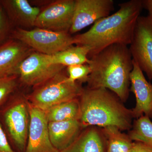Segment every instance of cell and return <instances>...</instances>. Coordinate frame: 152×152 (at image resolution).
Wrapping results in <instances>:
<instances>
[{
  "instance_id": "cell-13",
  "label": "cell",
  "mask_w": 152,
  "mask_h": 152,
  "mask_svg": "<svg viewBox=\"0 0 152 152\" xmlns=\"http://www.w3.org/2000/svg\"><path fill=\"white\" fill-rule=\"evenodd\" d=\"M0 4L15 28L31 29L41 8L34 7L27 0H0Z\"/></svg>"
},
{
  "instance_id": "cell-14",
  "label": "cell",
  "mask_w": 152,
  "mask_h": 152,
  "mask_svg": "<svg viewBox=\"0 0 152 152\" xmlns=\"http://www.w3.org/2000/svg\"><path fill=\"white\" fill-rule=\"evenodd\" d=\"M34 51L24 44L12 39L0 45V76L18 75L21 63Z\"/></svg>"
},
{
  "instance_id": "cell-12",
  "label": "cell",
  "mask_w": 152,
  "mask_h": 152,
  "mask_svg": "<svg viewBox=\"0 0 152 152\" xmlns=\"http://www.w3.org/2000/svg\"><path fill=\"white\" fill-rule=\"evenodd\" d=\"M130 91L135 95L136 104L132 109L133 118L143 115L152 118V84L148 81L138 66L133 60Z\"/></svg>"
},
{
  "instance_id": "cell-25",
  "label": "cell",
  "mask_w": 152,
  "mask_h": 152,
  "mask_svg": "<svg viewBox=\"0 0 152 152\" xmlns=\"http://www.w3.org/2000/svg\"><path fill=\"white\" fill-rule=\"evenodd\" d=\"M129 152H152V149L144 143L135 141L133 142Z\"/></svg>"
},
{
  "instance_id": "cell-9",
  "label": "cell",
  "mask_w": 152,
  "mask_h": 152,
  "mask_svg": "<svg viewBox=\"0 0 152 152\" xmlns=\"http://www.w3.org/2000/svg\"><path fill=\"white\" fill-rule=\"evenodd\" d=\"M75 0L51 1L41 9L35 27L69 33L75 10Z\"/></svg>"
},
{
  "instance_id": "cell-23",
  "label": "cell",
  "mask_w": 152,
  "mask_h": 152,
  "mask_svg": "<svg viewBox=\"0 0 152 152\" xmlns=\"http://www.w3.org/2000/svg\"><path fill=\"white\" fill-rule=\"evenodd\" d=\"M15 28L11 24L2 7L0 4V45L10 39Z\"/></svg>"
},
{
  "instance_id": "cell-19",
  "label": "cell",
  "mask_w": 152,
  "mask_h": 152,
  "mask_svg": "<svg viewBox=\"0 0 152 152\" xmlns=\"http://www.w3.org/2000/svg\"><path fill=\"white\" fill-rule=\"evenodd\" d=\"M102 134L105 137L107 152H129L133 142L128 134L122 133L117 127L103 128Z\"/></svg>"
},
{
  "instance_id": "cell-5",
  "label": "cell",
  "mask_w": 152,
  "mask_h": 152,
  "mask_svg": "<svg viewBox=\"0 0 152 152\" xmlns=\"http://www.w3.org/2000/svg\"><path fill=\"white\" fill-rule=\"evenodd\" d=\"M71 81L65 70L37 86L27 95L30 104L44 112L56 105L79 99L83 88Z\"/></svg>"
},
{
  "instance_id": "cell-1",
  "label": "cell",
  "mask_w": 152,
  "mask_h": 152,
  "mask_svg": "<svg viewBox=\"0 0 152 152\" xmlns=\"http://www.w3.org/2000/svg\"><path fill=\"white\" fill-rule=\"evenodd\" d=\"M118 5L115 13L99 20L86 32L73 37L74 45L89 48L88 59L111 45H130L143 8L142 1L130 0Z\"/></svg>"
},
{
  "instance_id": "cell-6",
  "label": "cell",
  "mask_w": 152,
  "mask_h": 152,
  "mask_svg": "<svg viewBox=\"0 0 152 152\" xmlns=\"http://www.w3.org/2000/svg\"><path fill=\"white\" fill-rule=\"evenodd\" d=\"M10 39L21 42L34 51L52 55L74 45L69 33L56 32L34 27L31 29L15 28Z\"/></svg>"
},
{
  "instance_id": "cell-15",
  "label": "cell",
  "mask_w": 152,
  "mask_h": 152,
  "mask_svg": "<svg viewBox=\"0 0 152 152\" xmlns=\"http://www.w3.org/2000/svg\"><path fill=\"white\" fill-rule=\"evenodd\" d=\"M50 140L59 151L69 146L81 132L83 128L79 120L48 123Z\"/></svg>"
},
{
  "instance_id": "cell-20",
  "label": "cell",
  "mask_w": 152,
  "mask_h": 152,
  "mask_svg": "<svg viewBox=\"0 0 152 152\" xmlns=\"http://www.w3.org/2000/svg\"><path fill=\"white\" fill-rule=\"evenodd\" d=\"M128 135L132 140L142 142L152 149V122L148 117L143 115L134 121Z\"/></svg>"
},
{
  "instance_id": "cell-16",
  "label": "cell",
  "mask_w": 152,
  "mask_h": 152,
  "mask_svg": "<svg viewBox=\"0 0 152 152\" xmlns=\"http://www.w3.org/2000/svg\"><path fill=\"white\" fill-rule=\"evenodd\" d=\"M103 137L96 128H85L72 143L60 152H106L107 142Z\"/></svg>"
},
{
  "instance_id": "cell-8",
  "label": "cell",
  "mask_w": 152,
  "mask_h": 152,
  "mask_svg": "<svg viewBox=\"0 0 152 152\" xmlns=\"http://www.w3.org/2000/svg\"><path fill=\"white\" fill-rule=\"evenodd\" d=\"M129 49L133 61L152 80V20L148 16L138 19Z\"/></svg>"
},
{
  "instance_id": "cell-18",
  "label": "cell",
  "mask_w": 152,
  "mask_h": 152,
  "mask_svg": "<svg viewBox=\"0 0 152 152\" xmlns=\"http://www.w3.org/2000/svg\"><path fill=\"white\" fill-rule=\"evenodd\" d=\"M79 99L56 105L45 112L48 122L79 121L80 109Z\"/></svg>"
},
{
  "instance_id": "cell-10",
  "label": "cell",
  "mask_w": 152,
  "mask_h": 152,
  "mask_svg": "<svg viewBox=\"0 0 152 152\" xmlns=\"http://www.w3.org/2000/svg\"><path fill=\"white\" fill-rule=\"evenodd\" d=\"M114 9L113 0H75L73 18L69 33L73 34L108 16Z\"/></svg>"
},
{
  "instance_id": "cell-4",
  "label": "cell",
  "mask_w": 152,
  "mask_h": 152,
  "mask_svg": "<svg viewBox=\"0 0 152 152\" xmlns=\"http://www.w3.org/2000/svg\"><path fill=\"white\" fill-rule=\"evenodd\" d=\"M30 123L29 102L19 88L0 108V124L15 152L26 151Z\"/></svg>"
},
{
  "instance_id": "cell-24",
  "label": "cell",
  "mask_w": 152,
  "mask_h": 152,
  "mask_svg": "<svg viewBox=\"0 0 152 152\" xmlns=\"http://www.w3.org/2000/svg\"><path fill=\"white\" fill-rule=\"evenodd\" d=\"M0 152H15L13 150L6 135L0 124Z\"/></svg>"
},
{
  "instance_id": "cell-3",
  "label": "cell",
  "mask_w": 152,
  "mask_h": 152,
  "mask_svg": "<svg viewBox=\"0 0 152 152\" xmlns=\"http://www.w3.org/2000/svg\"><path fill=\"white\" fill-rule=\"evenodd\" d=\"M79 121L83 129L96 126H114L121 131L130 130L132 110L126 107L115 94L104 88L83 89L79 97Z\"/></svg>"
},
{
  "instance_id": "cell-11",
  "label": "cell",
  "mask_w": 152,
  "mask_h": 152,
  "mask_svg": "<svg viewBox=\"0 0 152 152\" xmlns=\"http://www.w3.org/2000/svg\"><path fill=\"white\" fill-rule=\"evenodd\" d=\"M30 123L25 152H59L52 145L45 113L29 102Z\"/></svg>"
},
{
  "instance_id": "cell-7",
  "label": "cell",
  "mask_w": 152,
  "mask_h": 152,
  "mask_svg": "<svg viewBox=\"0 0 152 152\" xmlns=\"http://www.w3.org/2000/svg\"><path fill=\"white\" fill-rule=\"evenodd\" d=\"M66 68L52 64L48 60L47 55L34 51L21 63L18 75L20 85L33 88L65 70Z\"/></svg>"
},
{
  "instance_id": "cell-2",
  "label": "cell",
  "mask_w": 152,
  "mask_h": 152,
  "mask_svg": "<svg viewBox=\"0 0 152 152\" xmlns=\"http://www.w3.org/2000/svg\"><path fill=\"white\" fill-rule=\"evenodd\" d=\"M87 64L91 69L87 88H104L115 94L123 102L127 100L133 68L128 46L111 45L90 58Z\"/></svg>"
},
{
  "instance_id": "cell-17",
  "label": "cell",
  "mask_w": 152,
  "mask_h": 152,
  "mask_svg": "<svg viewBox=\"0 0 152 152\" xmlns=\"http://www.w3.org/2000/svg\"><path fill=\"white\" fill-rule=\"evenodd\" d=\"M89 53L90 48L88 47L73 45L55 54L47 55V58L52 64L67 67L74 65L87 64Z\"/></svg>"
},
{
  "instance_id": "cell-26",
  "label": "cell",
  "mask_w": 152,
  "mask_h": 152,
  "mask_svg": "<svg viewBox=\"0 0 152 152\" xmlns=\"http://www.w3.org/2000/svg\"><path fill=\"white\" fill-rule=\"evenodd\" d=\"M143 7L146 9L149 12L148 16L152 20V0L142 1Z\"/></svg>"
},
{
  "instance_id": "cell-22",
  "label": "cell",
  "mask_w": 152,
  "mask_h": 152,
  "mask_svg": "<svg viewBox=\"0 0 152 152\" xmlns=\"http://www.w3.org/2000/svg\"><path fill=\"white\" fill-rule=\"evenodd\" d=\"M66 71L70 80L81 83H87L91 72V68L88 64L69 66L66 68Z\"/></svg>"
},
{
  "instance_id": "cell-21",
  "label": "cell",
  "mask_w": 152,
  "mask_h": 152,
  "mask_svg": "<svg viewBox=\"0 0 152 152\" xmlns=\"http://www.w3.org/2000/svg\"><path fill=\"white\" fill-rule=\"evenodd\" d=\"M18 75L0 76V108L20 88Z\"/></svg>"
}]
</instances>
